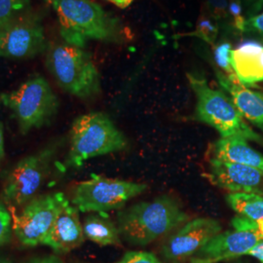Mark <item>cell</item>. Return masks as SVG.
<instances>
[{
  "label": "cell",
  "instance_id": "obj_1",
  "mask_svg": "<svg viewBox=\"0 0 263 263\" xmlns=\"http://www.w3.org/2000/svg\"><path fill=\"white\" fill-rule=\"evenodd\" d=\"M65 43L84 48L90 40L121 44L131 40L122 21L91 0H52Z\"/></svg>",
  "mask_w": 263,
  "mask_h": 263
},
{
  "label": "cell",
  "instance_id": "obj_2",
  "mask_svg": "<svg viewBox=\"0 0 263 263\" xmlns=\"http://www.w3.org/2000/svg\"><path fill=\"white\" fill-rule=\"evenodd\" d=\"M188 216L176 199L163 195L140 202L117 213L120 237L133 246H147L187 221Z\"/></svg>",
  "mask_w": 263,
  "mask_h": 263
},
{
  "label": "cell",
  "instance_id": "obj_3",
  "mask_svg": "<svg viewBox=\"0 0 263 263\" xmlns=\"http://www.w3.org/2000/svg\"><path fill=\"white\" fill-rule=\"evenodd\" d=\"M189 85L196 96L195 119L216 129L220 138L240 137L263 144V138L246 123L229 96L210 87L203 76L187 73Z\"/></svg>",
  "mask_w": 263,
  "mask_h": 263
},
{
  "label": "cell",
  "instance_id": "obj_4",
  "mask_svg": "<svg viewBox=\"0 0 263 263\" xmlns=\"http://www.w3.org/2000/svg\"><path fill=\"white\" fill-rule=\"evenodd\" d=\"M126 145L124 134L108 115L104 112L83 114L71 125L66 165L79 168L88 160L123 151Z\"/></svg>",
  "mask_w": 263,
  "mask_h": 263
},
{
  "label": "cell",
  "instance_id": "obj_5",
  "mask_svg": "<svg viewBox=\"0 0 263 263\" xmlns=\"http://www.w3.org/2000/svg\"><path fill=\"white\" fill-rule=\"evenodd\" d=\"M48 69L59 86L80 99L101 92V77L91 56L83 48L66 43L51 46L47 54Z\"/></svg>",
  "mask_w": 263,
  "mask_h": 263
},
{
  "label": "cell",
  "instance_id": "obj_6",
  "mask_svg": "<svg viewBox=\"0 0 263 263\" xmlns=\"http://www.w3.org/2000/svg\"><path fill=\"white\" fill-rule=\"evenodd\" d=\"M1 102L11 110L24 135L47 125L59 108L58 97L41 76H32L18 89L1 95Z\"/></svg>",
  "mask_w": 263,
  "mask_h": 263
},
{
  "label": "cell",
  "instance_id": "obj_7",
  "mask_svg": "<svg viewBox=\"0 0 263 263\" xmlns=\"http://www.w3.org/2000/svg\"><path fill=\"white\" fill-rule=\"evenodd\" d=\"M146 189L147 185L143 183L91 175V179L74 187L71 204L83 213H107L122 209L129 200Z\"/></svg>",
  "mask_w": 263,
  "mask_h": 263
},
{
  "label": "cell",
  "instance_id": "obj_8",
  "mask_svg": "<svg viewBox=\"0 0 263 263\" xmlns=\"http://www.w3.org/2000/svg\"><path fill=\"white\" fill-rule=\"evenodd\" d=\"M56 147L49 146L23 159L12 168L3 183L2 200L8 207H24L33 198L51 172Z\"/></svg>",
  "mask_w": 263,
  "mask_h": 263
},
{
  "label": "cell",
  "instance_id": "obj_9",
  "mask_svg": "<svg viewBox=\"0 0 263 263\" xmlns=\"http://www.w3.org/2000/svg\"><path fill=\"white\" fill-rule=\"evenodd\" d=\"M66 198L62 192H54L33 198L20 214L9 207L13 219V232L21 244L27 247L42 245L55 222L58 212Z\"/></svg>",
  "mask_w": 263,
  "mask_h": 263
},
{
  "label": "cell",
  "instance_id": "obj_10",
  "mask_svg": "<svg viewBox=\"0 0 263 263\" xmlns=\"http://www.w3.org/2000/svg\"><path fill=\"white\" fill-rule=\"evenodd\" d=\"M46 47L44 28L37 17L24 15L0 29V58H31Z\"/></svg>",
  "mask_w": 263,
  "mask_h": 263
},
{
  "label": "cell",
  "instance_id": "obj_11",
  "mask_svg": "<svg viewBox=\"0 0 263 263\" xmlns=\"http://www.w3.org/2000/svg\"><path fill=\"white\" fill-rule=\"evenodd\" d=\"M221 224L214 218L198 217L186 221L161 247L163 258L169 262H180L191 258L221 232Z\"/></svg>",
  "mask_w": 263,
  "mask_h": 263
},
{
  "label": "cell",
  "instance_id": "obj_12",
  "mask_svg": "<svg viewBox=\"0 0 263 263\" xmlns=\"http://www.w3.org/2000/svg\"><path fill=\"white\" fill-rule=\"evenodd\" d=\"M262 240L263 236L255 231L234 229L220 232L190 258V263H217L236 259L248 254Z\"/></svg>",
  "mask_w": 263,
  "mask_h": 263
},
{
  "label": "cell",
  "instance_id": "obj_13",
  "mask_svg": "<svg viewBox=\"0 0 263 263\" xmlns=\"http://www.w3.org/2000/svg\"><path fill=\"white\" fill-rule=\"evenodd\" d=\"M209 179L230 193H263V172L249 166L213 157L209 165Z\"/></svg>",
  "mask_w": 263,
  "mask_h": 263
},
{
  "label": "cell",
  "instance_id": "obj_14",
  "mask_svg": "<svg viewBox=\"0 0 263 263\" xmlns=\"http://www.w3.org/2000/svg\"><path fill=\"white\" fill-rule=\"evenodd\" d=\"M83 226L80 222L79 210L64 199L55 222L42 245L51 248L56 254H65L84 243Z\"/></svg>",
  "mask_w": 263,
  "mask_h": 263
},
{
  "label": "cell",
  "instance_id": "obj_15",
  "mask_svg": "<svg viewBox=\"0 0 263 263\" xmlns=\"http://www.w3.org/2000/svg\"><path fill=\"white\" fill-rule=\"evenodd\" d=\"M216 79L245 119L263 132V93L240 83L232 82L221 71H216Z\"/></svg>",
  "mask_w": 263,
  "mask_h": 263
},
{
  "label": "cell",
  "instance_id": "obj_16",
  "mask_svg": "<svg viewBox=\"0 0 263 263\" xmlns=\"http://www.w3.org/2000/svg\"><path fill=\"white\" fill-rule=\"evenodd\" d=\"M231 66L240 83L246 87L263 81V45L256 41L245 42L231 50Z\"/></svg>",
  "mask_w": 263,
  "mask_h": 263
},
{
  "label": "cell",
  "instance_id": "obj_17",
  "mask_svg": "<svg viewBox=\"0 0 263 263\" xmlns=\"http://www.w3.org/2000/svg\"><path fill=\"white\" fill-rule=\"evenodd\" d=\"M214 157L263 172L262 154L254 151L246 139L240 137H227L217 140L214 145Z\"/></svg>",
  "mask_w": 263,
  "mask_h": 263
},
{
  "label": "cell",
  "instance_id": "obj_18",
  "mask_svg": "<svg viewBox=\"0 0 263 263\" xmlns=\"http://www.w3.org/2000/svg\"><path fill=\"white\" fill-rule=\"evenodd\" d=\"M83 232L85 238L102 247L121 245L118 227L107 213H95L87 216L83 223Z\"/></svg>",
  "mask_w": 263,
  "mask_h": 263
},
{
  "label": "cell",
  "instance_id": "obj_19",
  "mask_svg": "<svg viewBox=\"0 0 263 263\" xmlns=\"http://www.w3.org/2000/svg\"><path fill=\"white\" fill-rule=\"evenodd\" d=\"M226 202L240 216L255 221L263 218V193H229Z\"/></svg>",
  "mask_w": 263,
  "mask_h": 263
},
{
  "label": "cell",
  "instance_id": "obj_20",
  "mask_svg": "<svg viewBox=\"0 0 263 263\" xmlns=\"http://www.w3.org/2000/svg\"><path fill=\"white\" fill-rule=\"evenodd\" d=\"M30 0H0V29L24 16Z\"/></svg>",
  "mask_w": 263,
  "mask_h": 263
},
{
  "label": "cell",
  "instance_id": "obj_21",
  "mask_svg": "<svg viewBox=\"0 0 263 263\" xmlns=\"http://www.w3.org/2000/svg\"><path fill=\"white\" fill-rule=\"evenodd\" d=\"M219 33V27L214 20L208 15H201L197 20L196 28L187 35L195 36L204 40L211 46L216 45V39Z\"/></svg>",
  "mask_w": 263,
  "mask_h": 263
},
{
  "label": "cell",
  "instance_id": "obj_22",
  "mask_svg": "<svg viewBox=\"0 0 263 263\" xmlns=\"http://www.w3.org/2000/svg\"><path fill=\"white\" fill-rule=\"evenodd\" d=\"M213 47H214V60L217 66L221 69V72L224 73L232 82L240 83L234 72V69L231 66V61H230L231 44L229 42H221L217 45H214Z\"/></svg>",
  "mask_w": 263,
  "mask_h": 263
},
{
  "label": "cell",
  "instance_id": "obj_23",
  "mask_svg": "<svg viewBox=\"0 0 263 263\" xmlns=\"http://www.w3.org/2000/svg\"><path fill=\"white\" fill-rule=\"evenodd\" d=\"M209 16L216 22L219 28L230 30L231 21L228 12V0H205Z\"/></svg>",
  "mask_w": 263,
  "mask_h": 263
},
{
  "label": "cell",
  "instance_id": "obj_24",
  "mask_svg": "<svg viewBox=\"0 0 263 263\" xmlns=\"http://www.w3.org/2000/svg\"><path fill=\"white\" fill-rule=\"evenodd\" d=\"M13 232V219L9 209L0 201V247L8 244Z\"/></svg>",
  "mask_w": 263,
  "mask_h": 263
},
{
  "label": "cell",
  "instance_id": "obj_25",
  "mask_svg": "<svg viewBox=\"0 0 263 263\" xmlns=\"http://www.w3.org/2000/svg\"><path fill=\"white\" fill-rule=\"evenodd\" d=\"M228 12L232 28L239 33H244L247 18L243 15L242 0H228Z\"/></svg>",
  "mask_w": 263,
  "mask_h": 263
},
{
  "label": "cell",
  "instance_id": "obj_26",
  "mask_svg": "<svg viewBox=\"0 0 263 263\" xmlns=\"http://www.w3.org/2000/svg\"><path fill=\"white\" fill-rule=\"evenodd\" d=\"M114 263H163L157 256L148 252L132 251L124 254L122 258Z\"/></svg>",
  "mask_w": 263,
  "mask_h": 263
},
{
  "label": "cell",
  "instance_id": "obj_27",
  "mask_svg": "<svg viewBox=\"0 0 263 263\" xmlns=\"http://www.w3.org/2000/svg\"><path fill=\"white\" fill-rule=\"evenodd\" d=\"M244 33L252 34L263 42V12L246 20Z\"/></svg>",
  "mask_w": 263,
  "mask_h": 263
},
{
  "label": "cell",
  "instance_id": "obj_28",
  "mask_svg": "<svg viewBox=\"0 0 263 263\" xmlns=\"http://www.w3.org/2000/svg\"><path fill=\"white\" fill-rule=\"evenodd\" d=\"M231 223H232V226L234 227V229L238 230V231H255V232H258L256 221L253 220V219H250L246 216L238 215L235 217H233Z\"/></svg>",
  "mask_w": 263,
  "mask_h": 263
},
{
  "label": "cell",
  "instance_id": "obj_29",
  "mask_svg": "<svg viewBox=\"0 0 263 263\" xmlns=\"http://www.w3.org/2000/svg\"><path fill=\"white\" fill-rule=\"evenodd\" d=\"M248 255H251L263 263V240L258 244L255 245L254 248L248 253Z\"/></svg>",
  "mask_w": 263,
  "mask_h": 263
},
{
  "label": "cell",
  "instance_id": "obj_30",
  "mask_svg": "<svg viewBox=\"0 0 263 263\" xmlns=\"http://www.w3.org/2000/svg\"><path fill=\"white\" fill-rule=\"evenodd\" d=\"M26 263H64V261L61 260L56 255H46L31 259Z\"/></svg>",
  "mask_w": 263,
  "mask_h": 263
},
{
  "label": "cell",
  "instance_id": "obj_31",
  "mask_svg": "<svg viewBox=\"0 0 263 263\" xmlns=\"http://www.w3.org/2000/svg\"><path fill=\"white\" fill-rule=\"evenodd\" d=\"M120 9L128 8L135 0H106Z\"/></svg>",
  "mask_w": 263,
  "mask_h": 263
},
{
  "label": "cell",
  "instance_id": "obj_32",
  "mask_svg": "<svg viewBox=\"0 0 263 263\" xmlns=\"http://www.w3.org/2000/svg\"><path fill=\"white\" fill-rule=\"evenodd\" d=\"M5 156V147H4V133H3V125L0 120V163L4 159Z\"/></svg>",
  "mask_w": 263,
  "mask_h": 263
},
{
  "label": "cell",
  "instance_id": "obj_33",
  "mask_svg": "<svg viewBox=\"0 0 263 263\" xmlns=\"http://www.w3.org/2000/svg\"><path fill=\"white\" fill-rule=\"evenodd\" d=\"M256 224H257V231L263 236V218L256 220Z\"/></svg>",
  "mask_w": 263,
  "mask_h": 263
},
{
  "label": "cell",
  "instance_id": "obj_34",
  "mask_svg": "<svg viewBox=\"0 0 263 263\" xmlns=\"http://www.w3.org/2000/svg\"><path fill=\"white\" fill-rule=\"evenodd\" d=\"M0 263H12L6 258H0Z\"/></svg>",
  "mask_w": 263,
  "mask_h": 263
},
{
  "label": "cell",
  "instance_id": "obj_35",
  "mask_svg": "<svg viewBox=\"0 0 263 263\" xmlns=\"http://www.w3.org/2000/svg\"><path fill=\"white\" fill-rule=\"evenodd\" d=\"M233 263H246V262H243V261H241V260H239V259H238V260H236L235 262H233Z\"/></svg>",
  "mask_w": 263,
  "mask_h": 263
}]
</instances>
